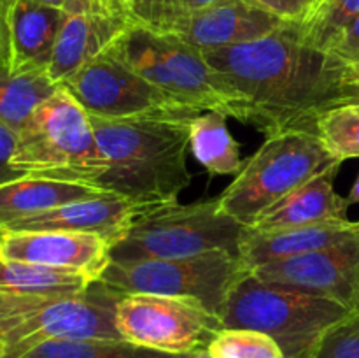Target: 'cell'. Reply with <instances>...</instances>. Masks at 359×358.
I'll list each match as a JSON object with an SVG mask.
<instances>
[{"mask_svg":"<svg viewBox=\"0 0 359 358\" xmlns=\"http://www.w3.org/2000/svg\"><path fill=\"white\" fill-rule=\"evenodd\" d=\"M319 140L337 161L359 158V105H337L316 123Z\"/></svg>","mask_w":359,"mask_h":358,"instance_id":"25","label":"cell"},{"mask_svg":"<svg viewBox=\"0 0 359 358\" xmlns=\"http://www.w3.org/2000/svg\"><path fill=\"white\" fill-rule=\"evenodd\" d=\"M0 350H2V351H4V347H2V344H0ZM4 353H6V351H4Z\"/></svg>","mask_w":359,"mask_h":358,"instance_id":"42","label":"cell"},{"mask_svg":"<svg viewBox=\"0 0 359 358\" xmlns=\"http://www.w3.org/2000/svg\"><path fill=\"white\" fill-rule=\"evenodd\" d=\"M9 0H0V67L9 63Z\"/></svg>","mask_w":359,"mask_h":358,"instance_id":"35","label":"cell"},{"mask_svg":"<svg viewBox=\"0 0 359 358\" xmlns=\"http://www.w3.org/2000/svg\"><path fill=\"white\" fill-rule=\"evenodd\" d=\"M93 279L84 274L49 269L35 263L0 256V291L2 293H77L84 291Z\"/></svg>","mask_w":359,"mask_h":358,"instance_id":"23","label":"cell"},{"mask_svg":"<svg viewBox=\"0 0 359 358\" xmlns=\"http://www.w3.org/2000/svg\"><path fill=\"white\" fill-rule=\"evenodd\" d=\"M116 326L126 343L182 357L207 350L223 323L195 298L123 293L116 305Z\"/></svg>","mask_w":359,"mask_h":358,"instance_id":"10","label":"cell"},{"mask_svg":"<svg viewBox=\"0 0 359 358\" xmlns=\"http://www.w3.org/2000/svg\"><path fill=\"white\" fill-rule=\"evenodd\" d=\"M359 237V221L304 225L279 230L245 228L238 242V256L249 270L270 262L294 258Z\"/></svg>","mask_w":359,"mask_h":358,"instance_id":"16","label":"cell"},{"mask_svg":"<svg viewBox=\"0 0 359 358\" xmlns=\"http://www.w3.org/2000/svg\"><path fill=\"white\" fill-rule=\"evenodd\" d=\"M249 272L237 253L212 249L188 258L111 262L98 281L119 293L195 298L221 319L231 291Z\"/></svg>","mask_w":359,"mask_h":358,"instance_id":"9","label":"cell"},{"mask_svg":"<svg viewBox=\"0 0 359 358\" xmlns=\"http://www.w3.org/2000/svg\"><path fill=\"white\" fill-rule=\"evenodd\" d=\"M139 204L118 195H100L72 200L34 216L23 218L4 230H69L88 232L107 239L111 246L125 234L130 221L140 209Z\"/></svg>","mask_w":359,"mask_h":358,"instance_id":"15","label":"cell"},{"mask_svg":"<svg viewBox=\"0 0 359 358\" xmlns=\"http://www.w3.org/2000/svg\"><path fill=\"white\" fill-rule=\"evenodd\" d=\"M359 105V62L344 63L342 81H340V105Z\"/></svg>","mask_w":359,"mask_h":358,"instance_id":"34","label":"cell"},{"mask_svg":"<svg viewBox=\"0 0 359 358\" xmlns=\"http://www.w3.org/2000/svg\"><path fill=\"white\" fill-rule=\"evenodd\" d=\"M223 112L207 111L189 126V147L205 171L217 175H235L244 165L241 146L230 133Z\"/></svg>","mask_w":359,"mask_h":358,"instance_id":"21","label":"cell"},{"mask_svg":"<svg viewBox=\"0 0 359 358\" xmlns=\"http://www.w3.org/2000/svg\"><path fill=\"white\" fill-rule=\"evenodd\" d=\"M0 358H6V353L2 350H0Z\"/></svg>","mask_w":359,"mask_h":358,"instance_id":"40","label":"cell"},{"mask_svg":"<svg viewBox=\"0 0 359 358\" xmlns=\"http://www.w3.org/2000/svg\"><path fill=\"white\" fill-rule=\"evenodd\" d=\"M325 2H326V0H316V4H314V7H312L311 14H312V13H316V11H318L319 7H321L323 4H325ZM311 14H309V18H311ZM309 18H307V20H309ZM307 20H305V21H307ZM305 21H304V23H305ZM304 23H302V25H304Z\"/></svg>","mask_w":359,"mask_h":358,"instance_id":"39","label":"cell"},{"mask_svg":"<svg viewBox=\"0 0 359 358\" xmlns=\"http://www.w3.org/2000/svg\"><path fill=\"white\" fill-rule=\"evenodd\" d=\"M60 86L88 112L105 119L200 114L151 84L111 48L67 77Z\"/></svg>","mask_w":359,"mask_h":358,"instance_id":"11","label":"cell"},{"mask_svg":"<svg viewBox=\"0 0 359 358\" xmlns=\"http://www.w3.org/2000/svg\"><path fill=\"white\" fill-rule=\"evenodd\" d=\"M203 55L221 79L244 98L248 125L266 135L284 130L316 132L319 116L340 105L344 63L309 46L297 23Z\"/></svg>","mask_w":359,"mask_h":358,"instance_id":"1","label":"cell"},{"mask_svg":"<svg viewBox=\"0 0 359 358\" xmlns=\"http://www.w3.org/2000/svg\"><path fill=\"white\" fill-rule=\"evenodd\" d=\"M339 168L340 165H333L291 192L280 202L270 207L265 214H262L251 228L279 230V228L304 227V225L346 221L349 204L347 199L335 192L333 186V179Z\"/></svg>","mask_w":359,"mask_h":358,"instance_id":"19","label":"cell"},{"mask_svg":"<svg viewBox=\"0 0 359 358\" xmlns=\"http://www.w3.org/2000/svg\"><path fill=\"white\" fill-rule=\"evenodd\" d=\"M358 16L359 0H326L300 25L302 37L312 48L326 51L333 39Z\"/></svg>","mask_w":359,"mask_h":358,"instance_id":"26","label":"cell"},{"mask_svg":"<svg viewBox=\"0 0 359 358\" xmlns=\"http://www.w3.org/2000/svg\"><path fill=\"white\" fill-rule=\"evenodd\" d=\"M349 312L330 298L265 283L249 272L231 291L221 323L223 329L266 333L286 358H312L325 333Z\"/></svg>","mask_w":359,"mask_h":358,"instance_id":"6","label":"cell"},{"mask_svg":"<svg viewBox=\"0 0 359 358\" xmlns=\"http://www.w3.org/2000/svg\"><path fill=\"white\" fill-rule=\"evenodd\" d=\"M244 230V225L221 209L219 197L144 206L111 246V262L188 258L212 249L238 255Z\"/></svg>","mask_w":359,"mask_h":358,"instance_id":"7","label":"cell"},{"mask_svg":"<svg viewBox=\"0 0 359 358\" xmlns=\"http://www.w3.org/2000/svg\"><path fill=\"white\" fill-rule=\"evenodd\" d=\"M125 13L132 27L168 32L179 18L175 0H123Z\"/></svg>","mask_w":359,"mask_h":358,"instance_id":"29","label":"cell"},{"mask_svg":"<svg viewBox=\"0 0 359 358\" xmlns=\"http://www.w3.org/2000/svg\"><path fill=\"white\" fill-rule=\"evenodd\" d=\"M14 147H16V132L0 123V183L21 178L11 165Z\"/></svg>","mask_w":359,"mask_h":358,"instance_id":"33","label":"cell"},{"mask_svg":"<svg viewBox=\"0 0 359 358\" xmlns=\"http://www.w3.org/2000/svg\"><path fill=\"white\" fill-rule=\"evenodd\" d=\"M123 293L95 281L77 293H2L0 344L6 358L48 340L121 339L116 305Z\"/></svg>","mask_w":359,"mask_h":358,"instance_id":"4","label":"cell"},{"mask_svg":"<svg viewBox=\"0 0 359 358\" xmlns=\"http://www.w3.org/2000/svg\"><path fill=\"white\" fill-rule=\"evenodd\" d=\"M67 16L35 0H9V69L48 70Z\"/></svg>","mask_w":359,"mask_h":358,"instance_id":"18","label":"cell"},{"mask_svg":"<svg viewBox=\"0 0 359 358\" xmlns=\"http://www.w3.org/2000/svg\"><path fill=\"white\" fill-rule=\"evenodd\" d=\"M196 116L128 119L90 116L98 146L107 160V171L98 188L139 206L179 200V193L193 181L186 154L189 126Z\"/></svg>","mask_w":359,"mask_h":358,"instance_id":"2","label":"cell"},{"mask_svg":"<svg viewBox=\"0 0 359 358\" xmlns=\"http://www.w3.org/2000/svg\"><path fill=\"white\" fill-rule=\"evenodd\" d=\"M175 2H177L179 18H182L186 16V14H191V13H196V11L205 9V7L212 6V4L219 2V0H175ZM165 34H167V32H165Z\"/></svg>","mask_w":359,"mask_h":358,"instance_id":"36","label":"cell"},{"mask_svg":"<svg viewBox=\"0 0 359 358\" xmlns=\"http://www.w3.org/2000/svg\"><path fill=\"white\" fill-rule=\"evenodd\" d=\"M100 195L111 193L97 186L53 181L32 175H21L18 179L0 183V230L23 218L34 216L62 204Z\"/></svg>","mask_w":359,"mask_h":358,"instance_id":"20","label":"cell"},{"mask_svg":"<svg viewBox=\"0 0 359 358\" xmlns=\"http://www.w3.org/2000/svg\"><path fill=\"white\" fill-rule=\"evenodd\" d=\"M283 25L286 21L251 0H219L205 9L179 18L167 34L177 35L202 51H210L256 41Z\"/></svg>","mask_w":359,"mask_h":358,"instance_id":"14","label":"cell"},{"mask_svg":"<svg viewBox=\"0 0 359 358\" xmlns=\"http://www.w3.org/2000/svg\"><path fill=\"white\" fill-rule=\"evenodd\" d=\"M0 256L98 281L111 263V242L97 234L69 230H4Z\"/></svg>","mask_w":359,"mask_h":358,"instance_id":"13","label":"cell"},{"mask_svg":"<svg viewBox=\"0 0 359 358\" xmlns=\"http://www.w3.org/2000/svg\"><path fill=\"white\" fill-rule=\"evenodd\" d=\"M146 350L123 339H63L48 340L16 358H184Z\"/></svg>","mask_w":359,"mask_h":358,"instance_id":"24","label":"cell"},{"mask_svg":"<svg viewBox=\"0 0 359 358\" xmlns=\"http://www.w3.org/2000/svg\"><path fill=\"white\" fill-rule=\"evenodd\" d=\"M35 2L48 7H55V9L63 11V13L69 14V16L70 14H81V13H102V14H111V16H116L109 0H35Z\"/></svg>","mask_w":359,"mask_h":358,"instance_id":"32","label":"cell"},{"mask_svg":"<svg viewBox=\"0 0 359 358\" xmlns=\"http://www.w3.org/2000/svg\"><path fill=\"white\" fill-rule=\"evenodd\" d=\"M184 358H214V357L207 350H198V351H195V353L186 354Z\"/></svg>","mask_w":359,"mask_h":358,"instance_id":"38","label":"cell"},{"mask_svg":"<svg viewBox=\"0 0 359 358\" xmlns=\"http://www.w3.org/2000/svg\"><path fill=\"white\" fill-rule=\"evenodd\" d=\"M326 51L342 63L359 62V16L354 18L332 41Z\"/></svg>","mask_w":359,"mask_h":358,"instance_id":"30","label":"cell"},{"mask_svg":"<svg viewBox=\"0 0 359 358\" xmlns=\"http://www.w3.org/2000/svg\"><path fill=\"white\" fill-rule=\"evenodd\" d=\"M251 2L276 14L286 23L297 25L304 23L312 9V0H251Z\"/></svg>","mask_w":359,"mask_h":358,"instance_id":"31","label":"cell"},{"mask_svg":"<svg viewBox=\"0 0 359 358\" xmlns=\"http://www.w3.org/2000/svg\"><path fill=\"white\" fill-rule=\"evenodd\" d=\"M333 165L342 164L326 151L312 130L266 135L259 150L244 160L233 181L217 195L221 209L251 228L270 207Z\"/></svg>","mask_w":359,"mask_h":358,"instance_id":"8","label":"cell"},{"mask_svg":"<svg viewBox=\"0 0 359 358\" xmlns=\"http://www.w3.org/2000/svg\"><path fill=\"white\" fill-rule=\"evenodd\" d=\"M312 358H359V309L325 333Z\"/></svg>","mask_w":359,"mask_h":358,"instance_id":"28","label":"cell"},{"mask_svg":"<svg viewBox=\"0 0 359 358\" xmlns=\"http://www.w3.org/2000/svg\"><path fill=\"white\" fill-rule=\"evenodd\" d=\"M58 84L48 70H11L9 63L0 67V123L18 130L32 112L51 97Z\"/></svg>","mask_w":359,"mask_h":358,"instance_id":"22","label":"cell"},{"mask_svg":"<svg viewBox=\"0 0 359 358\" xmlns=\"http://www.w3.org/2000/svg\"><path fill=\"white\" fill-rule=\"evenodd\" d=\"M265 283L298 288L330 298L351 312L359 309V237L251 270Z\"/></svg>","mask_w":359,"mask_h":358,"instance_id":"12","label":"cell"},{"mask_svg":"<svg viewBox=\"0 0 359 358\" xmlns=\"http://www.w3.org/2000/svg\"><path fill=\"white\" fill-rule=\"evenodd\" d=\"M132 25L121 18L102 13H81L67 16L51 60L48 74L56 84L107 51Z\"/></svg>","mask_w":359,"mask_h":358,"instance_id":"17","label":"cell"},{"mask_svg":"<svg viewBox=\"0 0 359 358\" xmlns=\"http://www.w3.org/2000/svg\"><path fill=\"white\" fill-rule=\"evenodd\" d=\"M346 199H347V204H349V206H353V204H359V174H358L356 181H354L353 188H351L349 195H347Z\"/></svg>","mask_w":359,"mask_h":358,"instance_id":"37","label":"cell"},{"mask_svg":"<svg viewBox=\"0 0 359 358\" xmlns=\"http://www.w3.org/2000/svg\"><path fill=\"white\" fill-rule=\"evenodd\" d=\"M112 49L163 93L198 112L216 111L248 123L249 107L207 62L202 49L174 34L130 27Z\"/></svg>","mask_w":359,"mask_h":358,"instance_id":"5","label":"cell"},{"mask_svg":"<svg viewBox=\"0 0 359 358\" xmlns=\"http://www.w3.org/2000/svg\"><path fill=\"white\" fill-rule=\"evenodd\" d=\"M11 165L21 175L97 188L107 171L90 116L62 86L16 132Z\"/></svg>","mask_w":359,"mask_h":358,"instance_id":"3","label":"cell"},{"mask_svg":"<svg viewBox=\"0 0 359 358\" xmlns=\"http://www.w3.org/2000/svg\"><path fill=\"white\" fill-rule=\"evenodd\" d=\"M207 351L214 358H286L272 337L249 329H221Z\"/></svg>","mask_w":359,"mask_h":358,"instance_id":"27","label":"cell"},{"mask_svg":"<svg viewBox=\"0 0 359 358\" xmlns=\"http://www.w3.org/2000/svg\"><path fill=\"white\" fill-rule=\"evenodd\" d=\"M314 4H316V0H312V7H314ZM312 11V9H311Z\"/></svg>","mask_w":359,"mask_h":358,"instance_id":"41","label":"cell"}]
</instances>
